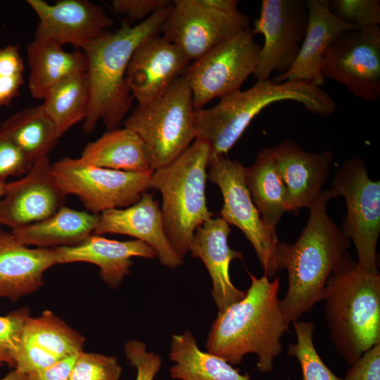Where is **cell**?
<instances>
[{"mask_svg":"<svg viewBox=\"0 0 380 380\" xmlns=\"http://www.w3.org/2000/svg\"><path fill=\"white\" fill-rule=\"evenodd\" d=\"M117 234L136 238L150 246L161 265L175 269L183 264L165 234L159 203L153 194L144 193L133 205L99 214L92 234Z\"/></svg>","mask_w":380,"mask_h":380,"instance_id":"18","label":"cell"},{"mask_svg":"<svg viewBox=\"0 0 380 380\" xmlns=\"http://www.w3.org/2000/svg\"><path fill=\"white\" fill-rule=\"evenodd\" d=\"M54 265V248H30L0 227V298L15 301L35 291L45 271Z\"/></svg>","mask_w":380,"mask_h":380,"instance_id":"23","label":"cell"},{"mask_svg":"<svg viewBox=\"0 0 380 380\" xmlns=\"http://www.w3.org/2000/svg\"><path fill=\"white\" fill-rule=\"evenodd\" d=\"M59 360L36 344L23 338L14 369L27 375L48 368Z\"/></svg>","mask_w":380,"mask_h":380,"instance_id":"38","label":"cell"},{"mask_svg":"<svg viewBox=\"0 0 380 380\" xmlns=\"http://www.w3.org/2000/svg\"><path fill=\"white\" fill-rule=\"evenodd\" d=\"M78 354L63 358L43 370L27 374L28 380H69Z\"/></svg>","mask_w":380,"mask_h":380,"instance_id":"42","label":"cell"},{"mask_svg":"<svg viewBox=\"0 0 380 380\" xmlns=\"http://www.w3.org/2000/svg\"><path fill=\"white\" fill-rule=\"evenodd\" d=\"M260 48L248 28L189 63L182 75L191 91L195 110L240 90L255 72Z\"/></svg>","mask_w":380,"mask_h":380,"instance_id":"10","label":"cell"},{"mask_svg":"<svg viewBox=\"0 0 380 380\" xmlns=\"http://www.w3.org/2000/svg\"><path fill=\"white\" fill-rule=\"evenodd\" d=\"M170 358L175 363L170 369L174 379L251 380L224 359L202 351L189 331L172 336Z\"/></svg>","mask_w":380,"mask_h":380,"instance_id":"28","label":"cell"},{"mask_svg":"<svg viewBox=\"0 0 380 380\" xmlns=\"http://www.w3.org/2000/svg\"><path fill=\"white\" fill-rule=\"evenodd\" d=\"M30 68L28 87L32 96L42 99L49 89L62 80L86 70L80 50L66 51L56 44L34 39L27 49Z\"/></svg>","mask_w":380,"mask_h":380,"instance_id":"26","label":"cell"},{"mask_svg":"<svg viewBox=\"0 0 380 380\" xmlns=\"http://www.w3.org/2000/svg\"><path fill=\"white\" fill-rule=\"evenodd\" d=\"M23 338L29 341L60 360L82 351L84 338L49 311L41 316L29 317Z\"/></svg>","mask_w":380,"mask_h":380,"instance_id":"31","label":"cell"},{"mask_svg":"<svg viewBox=\"0 0 380 380\" xmlns=\"http://www.w3.org/2000/svg\"><path fill=\"white\" fill-rule=\"evenodd\" d=\"M292 324L296 342L289 344L287 354L298 360L303 380H344L330 370L317 353L312 338L315 327L314 322L298 320Z\"/></svg>","mask_w":380,"mask_h":380,"instance_id":"32","label":"cell"},{"mask_svg":"<svg viewBox=\"0 0 380 380\" xmlns=\"http://www.w3.org/2000/svg\"><path fill=\"white\" fill-rule=\"evenodd\" d=\"M249 18L239 11H218L204 0H175L160 32L193 61L241 30Z\"/></svg>","mask_w":380,"mask_h":380,"instance_id":"12","label":"cell"},{"mask_svg":"<svg viewBox=\"0 0 380 380\" xmlns=\"http://www.w3.org/2000/svg\"><path fill=\"white\" fill-rule=\"evenodd\" d=\"M56 264L86 262L97 265L102 280L117 288L129 274L133 257L155 258L156 253L147 243L135 239L120 241L91 234L72 246L54 248Z\"/></svg>","mask_w":380,"mask_h":380,"instance_id":"22","label":"cell"},{"mask_svg":"<svg viewBox=\"0 0 380 380\" xmlns=\"http://www.w3.org/2000/svg\"><path fill=\"white\" fill-rule=\"evenodd\" d=\"M308 20L305 34L291 68L271 80L275 83L302 82L321 87L324 56L331 45L346 32L359 28L337 18L327 0H306Z\"/></svg>","mask_w":380,"mask_h":380,"instance_id":"19","label":"cell"},{"mask_svg":"<svg viewBox=\"0 0 380 380\" xmlns=\"http://www.w3.org/2000/svg\"><path fill=\"white\" fill-rule=\"evenodd\" d=\"M122 368L114 356L80 352L69 380H120Z\"/></svg>","mask_w":380,"mask_h":380,"instance_id":"33","label":"cell"},{"mask_svg":"<svg viewBox=\"0 0 380 380\" xmlns=\"http://www.w3.org/2000/svg\"><path fill=\"white\" fill-rule=\"evenodd\" d=\"M27 3L39 19L34 39L61 46L69 44L83 50L113 24L102 6L87 0Z\"/></svg>","mask_w":380,"mask_h":380,"instance_id":"16","label":"cell"},{"mask_svg":"<svg viewBox=\"0 0 380 380\" xmlns=\"http://www.w3.org/2000/svg\"><path fill=\"white\" fill-rule=\"evenodd\" d=\"M322 300L336 350L351 365L380 343V274L346 252L329 278Z\"/></svg>","mask_w":380,"mask_h":380,"instance_id":"4","label":"cell"},{"mask_svg":"<svg viewBox=\"0 0 380 380\" xmlns=\"http://www.w3.org/2000/svg\"><path fill=\"white\" fill-rule=\"evenodd\" d=\"M230 225L220 217H211L195 231L189 252L200 259L212 281V297L219 311L243 298L246 291L236 287L229 275L233 260L242 259L243 253L230 248Z\"/></svg>","mask_w":380,"mask_h":380,"instance_id":"21","label":"cell"},{"mask_svg":"<svg viewBox=\"0 0 380 380\" xmlns=\"http://www.w3.org/2000/svg\"><path fill=\"white\" fill-rule=\"evenodd\" d=\"M322 73L343 84L356 98L380 97V27H359L343 33L325 53Z\"/></svg>","mask_w":380,"mask_h":380,"instance_id":"13","label":"cell"},{"mask_svg":"<svg viewBox=\"0 0 380 380\" xmlns=\"http://www.w3.org/2000/svg\"><path fill=\"white\" fill-rule=\"evenodd\" d=\"M127 359L137 370L136 380H153L162 366L160 355L148 351L146 344L137 340L127 341L124 347Z\"/></svg>","mask_w":380,"mask_h":380,"instance_id":"36","label":"cell"},{"mask_svg":"<svg viewBox=\"0 0 380 380\" xmlns=\"http://www.w3.org/2000/svg\"><path fill=\"white\" fill-rule=\"evenodd\" d=\"M32 164L11 139L0 132V182H6L10 177H23Z\"/></svg>","mask_w":380,"mask_h":380,"instance_id":"37","label":"cell"},{"mask_svg":"<svg viewBox=\"0 0 380 380\" xmlns=\"http://www.w3.org/2000/svg\"><path fill=\"white\" fill-rule=\"evenodd\" d=\"M79 158L91 165L115 170H153L143 142L125 127L107 130L97 139L87 143Z\"/></svg>","mask_w":380,"mask_h":380,"instance_id":"25","label":"cell"},{"mask_svg":"<svg viewBox=\"0 0 380 380\" xmlns=\"http://www.w3.org/2000/svg\"><path fill=\"white\" fill-rule=\"evenodd\" d=\"M245 182L253 202L265 224L273 230L289 212L287 191L277 170L272 147L261 150L245 167Z\"/></svg>","mask_w":380,"mask_h":380,"instance_id":"27","label":"cell"},{"mask_svg":"<svg viewBox=\"0 0 380 380\" xmlns=\"http://www.w3.org/2000/svg\"><path fill=\"white\" fill-rule=\"evenodd\" d=\"M42 106L60 137L84 121L89 106V88L85 72L70 75L51 87Z\"/></svg>","mask_w":380,"mask_h":380,"instance_id":"30","label":"cell"},{"mask_svg":"<svg viewBox=\"0 0 380 380\" xmlns=\"http://www.w3.org/2000/svg\"><path fill=\"white\" fill-rule=\"evenodd\" d=\"M208 167V178L222 193L221 217L242 231L253 247L265 274L275 278L279 270L277 232L265 224L252 201L245 182L246 167L224 156L210 157Z\"/></svg>","mask_w":380,"mask_h":380,"instance_id":"11","label":"cell"},{"mask_svg":"<svg viewBox=\"0 0 380 380\" xmlns=\"http://www.w3.org/2000/svg\"><path fill=\"white\" fill-rule=\"evenodd\" d=\"M248 273L251 285L245 296L218 312L205 348L232 366L255 354L258 371L268 373L282 351L281 338L291 323L280 307L279 277L270 280L265 274L258 278Z\"/></svg>","mask_w":380,"mask_h":380,"instance_id":"1","label":"cell"},{"mask_svg":"<svg viewBox=\"0 0 380 380\" xmlns=\"http://www.w3.org/2000/svg\"><path fill=\"white\" fill-rule=\"evenodd\" d=\"M6 182H0V201L4 194L5 191V185Z\"/></svg>","mask_w":380,"mask_h":380,"instance_id":"45","label":"cell"},{"mask_svg":"<svg viewBox=\"0 0 380 380\" xmlns=\"http://www.w3.org/2000/svg\"><path fill=\"white\" fill-rule=\"evenodd\" d=\"M0 132L32 163L49 156L60 139L42 104L15 113L1 123Z\"/></svg>","mask_w":380,"mask_h":380,"instance_id":"29","label":"cell"},{"mask_svg":"<svg viewBox=\"0 0 380 380\" xmlns=\"http://www.w3.org/2000/svg\"><path fill=\"white\" fill-rule=\"evenodd\" d=\"M52 174L68 196H77L94 214L129 207L149 188L153 170L136 172L95 167L79 158H63L52 163Z\"/></svg>","mask_w":380,"mask_h":380,"instance_id":"9","label":"cell"},{"mask_svg":"<svg viewBox=\"0 0 380 380\" xmlns=\"http://www.w3.org/2000/svg\"><path fill=\"white\" fill-rule=\"evenodd\" d=\"M0 380H28V379L27 375L13 369Z\"/></svg>","mask_w":380,"mask_h":380,"instance_id":"44","label":"cell"},{"mask_svg":"<svg viewBox=\"0 0 380 380\" xmlns=\"http://www.w3.org/2000/svg\"><path fill=\"white\" fill-rule=\"evenodd\" d=\"M344 380H380V343L350 365Z\"/></svg>","mask_w":380,"mask_h":380,"instance_id":"39","label":"cell"},{"mask_svg":"<svg viewBox=\"0 0 380 380\" xmlns=\"http://www.w3.org/2000/svg\"><path fill=\"white\" fill-rule=\"evenodd\" d=\"M170 3L167 0H114L111 4L115 13L125 15L132 20L142 22Z\"/></svg>","mask_w":380,"mask_h":380,"instance_id":"40","label":"cell"},{"mask_svg":"<svg viewBox=\"0 0 380 380\" xmlns=\"http://www.w3.org/2000/svg\"><path fill=\"white\" fill-rule=\"evenodd\" d=\"M23 81V75L0 77V107L8 106L18 94Z\"/></svg>","mask_w":380,"mask_h":380,"instance_id":"43","label":"cell"},{"mask_svg":"<svg viewBox=\"0 0 380 380\" xmlns=\"http://www.w3.org/2000/svg\"><path fill=\"white\" fill-rule=\"evenodd\" d=\"M192 93L182 75L155 99L138 104L123 122L143 142L154 171L179 157L196 139Z\"/></svg>","mask_w":380,"mask_h":380,"instance_id":"7","label":"cell"},{"mask_svg":"<svg viewBox=\"0 0 380 380\" xmlns=\"http://www.w3.org/2000/svg\"><path fill=\"white\" fill-rule=\"evenodd\" d=\"M308 20L306 0H262L253 34H261L260 48L253 76L270 80L274 72L283 74L293 64L303 41Z\"/></svg>","mask_w":380,"mask_h":380,"instance_id":"14","label":"cell"},{"mask_svg":"<svg viewBox=\"0 0 380 380\" xmlns=\"http://www.w3.org/2000/svg\"><path fill=\"white\" fill-rule=\"evenodd\" d=\"M333 198L330 189L322 191L309 206V219L298 239L293 243H278V267L288 273V289L280 307L290 323L322 300L329 278L350 247V240L327 213Z\"/></svg>","mask_w":380,"mask_h":380,"instance_id":"2","label":"cell"},{"mask_svg":"<svg viewBox=\"0 0 380 380\" xmlns=\"http://www.w3.org/2000/svg\"><path fill=\"white\" fill-rule=\"evenodd\" d=\"M98 221L99 214L63 205L51 217L11 232L18 241L27 246H72L91 235Z\"/></svg>","mask_w":380,"mask_h":380,"instance_id":"24","label":"cell"},{"mask_svg":"<svg viewBox=\"0 0 380 380\" xmlns=\"http://www.w3.org/2000/svg\"><path fill=\"white\" fill-rule=\"evenodd\" d=\"M171 4L136 25L123 24L114 32H105L82 50L89 88V110L82 125L85 134L99 121L107 130L120 127L134 99L126 80L130 58L144 40L160 33Z\"/></svg>","mask_w":380,"mask_h":380,"instance_id":"3","label":"cell"},{"mask_svg":"<svg viewBox=\"0 0 380 380\" xmlns=\"http://www.w3.org/2000/svg\"><path fill=\"white\" fill-rule=\"evenodd\" d=\"M209 158L207 145L195 139L179 157L151 175L149 188L161 194L165 234L183 260L196 229L213 217L205 192Z\"/></svg>","mask_w":380,"mask_h":380,"instance_id":"6","label":"cell"},{"mask_svg":"<svg viewBox=\"0 0 380 380\" xmlns=\"http://www.w3.org/2000/svg\"><path fill=\"white\" fill-rule=\"evenodd\" d=\"M190 61L175 44L159 34L144 40L134 50L128 64L126 80L138 104L161 95Z\"/></svg>","mask_w":380,"mask_h":380,"instance_id":"17","label":"cell"},{"mask_svg":"<svg viewBox=\"0 0 380 380\" xmlns=\"http://www.w3.org/2000/svg\"><path fill=\"white\" fill-rule=\"evenodd\" d=\"M331 11L342 21L359 27L380 24L379 0H327Z\"/></svg>","mask_w":380,"mask_h":380,"instance_id":"35","label":"cell"},{"mask_svg":"<svg viewBox=\"0 0 380 380\" xmlns=\"http://www.w3.org/2000/svg\"><path fill=\"white\" fill-rule=\"evenodd\" d=\"M323 97L322 90L311 83L258 80L246 90L240 89L221 97L210 108L196 110V139L207 145L210 157L224 156L253 118L267 106L279 101H293L315 113L320 108Z\"/></svg>","mask_w":380,"mask_h":380,"instance_id":"5","label":"cell"},{"mask_svg":"<svg viewBox=\"0 0 380 380\" xmlns=\"http://www.w3.org/2000/svg\"><path fill=\"white\" fill-rule=\"evenodd\" d=\"M49 156L36 160L27 173L6 182L0 201V227L20 228L55 214L67 195L56 182Z\"/></svg>","mask_w":380,"mask_h":380,"instance_id":"15","label":"cell"},{"mask_svg":"<svg viewBox=\"0 0 380 380\" xmlns=\"http://www.w3.org/2000/svg\"><path fill=\"white\" fill-rule=\"evenodd\" d=\"M272 148L286 189L289 212L308 208L322 191L328 178L334 158L332 151L308 152L289 139Z\"/></svg>","mask_w":380,"mask_h":380,"instance_id":"20","label":"cell"},{"mask_svg":"<svg viewBox=\"0 0 380 380\" xmlns=\"http://www.w3.org/2000/svg\"><path fill=\"white\" fill-rule=\"evenodd\" d=\"M24 63L19 46L8 45L0 49V77L22 75Z\"/></svg>","mask_w":380,"mask_h":380,"instance_id":"41","label":"cell"},{"mask_svg":"<svg viewBox=\"0 0 380 380\" xmlns=\"http://www.w3.org/2000/svg\"><path fill=\"white\" fill-rule=\"evenodd\" d=\"M30 317L27 308H20L0 316V367L4 365L15 369L23 329Z\"/></svg>","mask_w":380,"mask_h":380,"instance_id":"34","label":"cell"},{"mask_svg":"<svg viewBox=\"0 0 380 380\" xmlns=\"http://www.w3.org/2000/svg\"><path fill=\"white\" fill-rule=\"evenodd\" d=\"M330 190L341 196L347 213L340 229L352 241L357 262L365 270L378 272L377 243L380 234V182L374 181L360 157L347 160L336 172Z\"/></svg>","mask_w":380,"mask_h":380,"instance_id":"8","label":"cell"}]
</instances>
